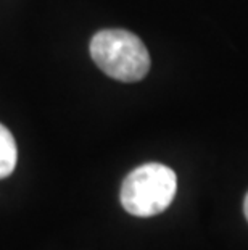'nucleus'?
Instances as JSON below:
<instances>
[{"label":"nucleus","mask_w":248,"mask_h":250,"mask_svg":"<svg viewBox=\"0 0 248 250\" xmlns=\"http://www.w3.org/2000/svg\"><path fill=\"white\" fill-rule=\"evenodd\" d=\"M91 55L110 78L135 83L150 70V55L139 37L126 29H103L92 37Z\"/></svg>","instance_id":"obj_1"},{"label":"nucleus","mask_w":248,"mask_h":250,"mask_svg":"<svg viewBox=\"0 0 248 250\" xmlns=\"http://www.w3.org/2000/svg\"><path fill=\"white\" fill-rule=\"evenodd\" d=\"M177 178L170 167L145 163L133 169L121 186V205L128 213L140 218L165 211L176 195Z\"/></svg>","instance_id":"obj_2"},{"label":"nucleus","mask_w":248,"mask_h":250,"mask_svg":"<svg viewBox=\"0 0 248 250\" xmlns=\"http://www.w3.org/2000/svg\"><path fill=\"white\" fill-rule=\"evenodd\" d=\"M17 142L13 134L0 123V179L8 178L17 167Z\"/></svg>","instance_id":"obj_3"},{"label":"nucleus","mask_w":248,"mask_h":250,"mask_svg":"<svg viewBox=\"0 0 248 250\" xmlns=\"http://www.w3.org/2000/svg\"><path fill=\"white\" fill-rule=\"evenodd\" d=\"M244 213H245L247 221H248V194L245 195V202H244Z\"/></svg>","instance_id":"obj_4"}]
</instances>
